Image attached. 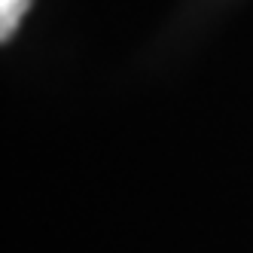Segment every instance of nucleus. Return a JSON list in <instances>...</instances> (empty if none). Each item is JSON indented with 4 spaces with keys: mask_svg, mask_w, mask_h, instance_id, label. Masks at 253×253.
<instances>
[{
    "mask_svg": "<svg viewBox=\"0 0 253 253\" xmlns=\"http://www.w3.org/2000/svg\"><path fill=\"white\" fill-rule=\"evenodd\" d=\"M31 3L34 0H0V40H9L12 34L19 31Z\"/></svg>",
    "mask_w": 253,
    "mask_h": 253,
    "instance_id": "f257e3e1",
    "label": "nucleus"
}]
</instances>
